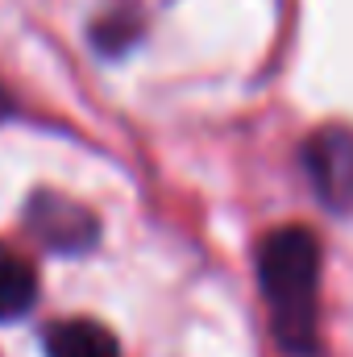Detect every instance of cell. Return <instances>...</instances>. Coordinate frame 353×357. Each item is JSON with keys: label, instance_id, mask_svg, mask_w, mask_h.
I'll use <instances>...</instances> for the list:
<instances>
[{"label": "cell", "instance_id": "4", "mask_svg": "<svg viewBox=\"0 0 353 357\" xmlns=\"http://www.w3.org/2000/svg\"><path fill=\"white\" fill-rule=\"evenodd\" d=\"M46 357H121V345L96 320H59L46 333Z\"/></svg>", "mask_w": 353, "mask_h": 357}, {"label": "cell", "instance_id": "6", "mask_svg": "<svg viewBox=\"0 0 353 357\" xmlns=\"http://www.w3.org/2000/svg\"><path fill=\"white\" fill-rule=\"evenodd\" d=\"M4 104H8V100H4V91H0V112H4Z\"/></svg>", "mask_w": 353, "mask_h": 357}, {"label": "cell", "instance_id": "2", "mask_svg": "<svg viewBox=\"0 0 353 357\" xmlns=\"http://www.w3.org/2000/svg\"><path fill=\"white\" fill-rule=\"evenodd\" d=\"M25 225L54 254H84V250H91V241L100 233V225L88 208L71 204L59 191H38L25 208Z\"/></svg>", "mask_w": 353, "mask_h": 357}, {"label": "cell", "instance_id": "3", "mask_svg": "<svg viewBox=\"0 0 353 357\" xmlns=\"http://www.w3.org/2000/svg\"><path fill=\"white\" fill-rule=\"evenodd\" d=\"M308 175L329 208H353V129L324 125L303 146Z\"/></svg>", "mask_w": 353, "mask_h": 357}, {"label": "cell", "instance_id": "5", "mask_svg": "<svg viewBox=\"0 0 353 357\" xmlns=\"http://www.w3.org/2000/svg\"><path fill=\"white\" fill-rule=\"evenodd\" d=\"M38 299V274L33 266L0 245V320H17L33 307Z\"/></svg>", "mask_w": 353, "mask_h": 357}, {"label": "cell", "instance_id": "1", "mask_svg": "<svg viewBox=\"0 0 353 357\" xmlns=\"http://www.w3.org/2000/svg\"><path fill=\"white\" fill-rule=\"evenodd\" d=\"M258 282H262L270 328L287 354L316 349V295H320V245L303 225L274 229L258 250Z\"/></svg>", "mask_w": 353, "mask_h": 357}]
</instances>
